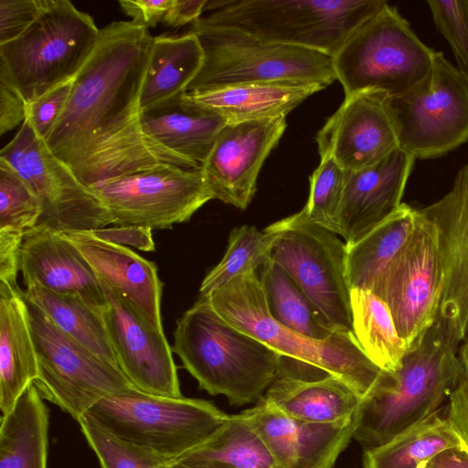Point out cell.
Returning <instances> with one entry per match:
<instances>
[{
    "instance_id": "9c48e42d",
    "label": "cell",
    "mask_w": 468,
    "mask_h": 468,
    "mask_svg": "<svg viewBox=\"0 0 468 468\" xmlns=\"http://www.w3.org/2000/svg\"><path fill=\"white\" fill-rule=\"evenodd\" d=\"M434 53L387 4L353 31L333 56V64L346 96L378 90L394 97L427 76Z\"/></svg>"
},
{
    "instance_id": "5bb4252c",
    "label": "cell",
    "mask_w": 468,
    "mask_h": 468,
    "mask_svg": "<svg viewBox=\"0 0 468 468\" xmlns=\"http://www.w3.org/2000/svg\"><path fill=\"white\" fill-rule=\"evenodd\" d=\"M0 158L16 169L37 197L41 208L37 226L66 233L92 231L112 223L98 197L27 121L3 147Z\"/></svg>"
},
{
    "instance_id": "8992f818",
    "label": "cell",
    "mask_w": 468,
    "mask_h": 468,
    "mask_svg": "<svg viewBox=\"0 0 468 468\" xmlns=\"http://www.w3.org/2000/svg\"><path fill=\"white\" fill-rule=\"evenodd\" d=\"M87 413L120 441L167 464L210 441L230 416L207 400L136 388L106 397Z\"/></svg>"
},
{
    "instance_id": "ac0fdd59",
    "label": "cell",
    "mask_w": 468,
    "mask_h": 468,
    "mask_svg": "<svg viewBox=\"0 0 468 468\" xmlns=\"http://www.w3.org/2000/svg\"><path fill=\"white\" fill-rule=\"evenodd\" d=\"M387 98L378 90L346 96L317 133L320 158L332 157L346 171H351L372 165L398 149Z\"/></svg>"
},
{
    "instance_id": "7c38bea8",
    "label": "cell",
    "mask_w": 468,
    "mask_h": 468,
    "mask_svg": "<svg viewBox=\"0 0 468 468\" xmlns=\"http://www.w3.org/2000/svg\"><path fill=\"white\" fill-rule=\"evenodd\" d=\"M277 233L271 257L338 331H352L347 247L302 208L271 224Z\"/></svg>"
},
{
    "instance_id": "816d5d0a",
    "label": "cell",
    "mask_w": 468,
    "mask_h": 468,
    "mask_svg": "<svg viewBox=\"0 0 468 468\" xmlns=\"http://www.w3.org/2000/svg\"><path fill=\"white\" fill-rule=\"evenodd\" d=\"M167 468H233L229 465L207 460L183 457L171 463Z\"/></svg>"
},
{
    "instance_id": "30bf717a",
    "label": "cell",
    "mask_w": 468,
    "mask_h": 468,
    "mask_svg": "<svg viewBox=\"0 0 468 468\" xmlns=\"http://www.w3.org/2000/svg\"><path fill=\"white\" fill-rule=\"evenodd\" d=\"M399 147L417 159L442 156L468 142V78L441 51L427 76L387 98Z\"/></svg>"
},
{
    "instance_id": "8d00e7d4",
    "label": "cell",
    "mask_w": 468,
    "mask_h": 468,
    "mask_svg": "<svg viewBox=\"0 0 468 468\" xmlns=\"http://www.w3.org/2000/svg\"><path fill=\"white\" fill-rule=\"evenodd\" d=\"M276 238L271 225L262 230L248 225L233 229L225 255L203 279L199 296H207L237 276L255 272L271 257Z\"/></svg>"
},
{
    "instance_id": "8fae6325",
    "label": "cell",
    "mask_w": 468,
    "mask_h": 468,
    "mask_svg": "<svg viewBox=\"0 0 468 468\" xmlns=\"http://www.w3.org/2000/svg\"><path fill=\"white\" fill-rule=\"evenodd\" d=\"M26 300L38 367L34 385L44 399L79 421L101 399L135 388L117 365L65 334Z\"/></svg>"
},
{
    "instance_id": "d4e9b609",
    "label": "cell",
    "mask_w": 468,
    "mask_h": 468,
    "mask_svg": "<svg viewBox=\"0 0 468 468\" xmlns=\"http://www.w3.org/2000/svg\"><path fill=\"white\" fill-rule=\"evenodd\" d=\"M291 362L282 357L279 374L263 395L267 401L287 416L305 421L353 419L362 398L350 386L328 373L315 379L303 378Z\"/></svg>"
},
{
    "instance_id": "7dc6e473",
    "label": "cell",
    "mask_w": 468,
    "mask_h": 468,
    "mask_svg": "<svg viewBox=\"0 0 468 468\" xmlns=\"http://www.w3.org/2000/svg\"><path fill=\"white\" fill-rule=\"evenodd\" d=\"M25 234L0 230V281L16 283Z\"/></svg>"
},
{
    "instance_id": "836d02e7",
    "label": "cell",
    "mask_w": 468,
    "mask_h": 468,
    "mask_svg": "<svg viewBox=\"0 0 468 468\" xmlns=\"http://www.w3.org/2000/svg\"><path fill=\"white\" fill-rule=\"evenodd\" d=\"M463 442L441 410L372 449L364 450V468H421L441 451Z\"/></svg>"
},
{
    "instance_id": "7402d4cb",
    "label": "cell",
    "mask_w": 468,
    "mask_h": 468,
    "mask_svg": "<svg viewBox=\"0 0 468 468\" xmlns=\"http://www.w3.org/2000/svg\"><path fill=\"white\" fill-rule=\"evenodd\" d=\"M20 271L26 287L38 285L57 293L76 295L101 310L107 304L90 264L65 233L43 226L27 230Z\"/></svg>"
},
{
    "instance_id": "4fadbf2b",
    "label": "cell",
    "mask_w": 468,
    "mask_h": 468,
    "mask_svg": "<svg viewBox=\"0 0 468 468\" xmlns=\"http://www.w3.org/2000/svg\"><path fill=\"white\" fill-rule=\"evenodd\" d=\"M116 226L171 229L213 199L201 168L160 164L90 187Z\"/></svg>"
},
{
    "instance_id": "6da1fadb",
    "label": "cell",
    "mask_w": 468,
    "mask_h": 468,
    "mask_svg": "<svg viewBox=\"0 0 468 468\" xmlns=\"http://www.w3.org/2000/svg\"><path fill=\"white\" fill-rule=\"evenodd\" d=\"M154 37L133 21L101 29L96 47L72 80L48 148L69 167L112 136L140 122V93Z\"/></svg>"
},
{
    "instance_id": "f546056e",
    "label": "cell",
    "mask_w": 468,
    "mask_h": 468,
    "mask_svg": "<svg viewBox=\"0 0 468 468\" xmlns=\"http://www.w3.org/2000/svg\"><path fill=\"white\" fill-rule=\"evenodd\" d=\"M203 58L201 45L191 31L154 37L141 89L140 108L187 91L200 70Z\"/></svg>"
},
{
    "instance_id": "f907efd6",
    "label": "cell",
    "mask_w": 468,
    "mask_h": 468,
    "mask_svg": "<svg viewBox=\"0 0 468 468\" xmlns=\"http://www.w3.org/2000/svg\"><path fill=\"white\" fill-rule=\"evenodd\" d=\"M421 468H468V447L463 442L449 447Z\"/></svg>"
},
{
    "instance_id": "2e32d148",
    "label": "cell",
    "mask_w": 468,
    "mask_h": 468,
    "mask_svg": "<svg viewBox=\"0 0 468 468\" xmlns=\"http://www.w3.org/2000/svg\"><path fill=\"white\" fill-rule=\"evenodd\" d=\"M101 285L107 301L101 313L121 371L142 392L182 398L172 347L164 332L152 328L126 301Z\"/></svg>"
},
{
    "instance_id": "d6986e66",
    "label": "cell",
    "mask_w": 468,
    "mask_h": 468,
    "mask_svg": "<svg viewBox=\"0 0 468 468\" xmlns=\"http://www.w3.org/2000/svg\"><path fill=\"white\" fill-rule=\"evenodd\" d=\"M240 414L267 445L274 468H333L353 439V419L305 421L287 416L263 397Z\"/></svg>"
},
{
    "instance_id": "e575fe53",
    "label": "cell",
    "mask_w": 468,
    "mask_h": 468,
    "mask_svg": "<svg viewBox=\"0 0 468 468\" xmlns=\"http://www.w3.org/2000/svg\"><path fill=\"white\" fill-rule=\"evenodd\" d=\"M24 292L61 331L117 365L101 309L76 295L57 293L38 285L27 286Z\"/></svg>"
},
{
    "instance_id": "ab89813d",
    "label": "cell",
    "mask_w": 468,
    "mask_h": 468,
    "mask_svg": "<svg viewBox=\"0 0 468 468\" xmlns=\"http://www.w3.org/2000/svg\"><path fill=\"white\" fill-rule=\"evenodd\" d=\"M101 468H167L169 464L129 445L107 431L89 413L78 421Z\"/></svg>"
},
{
    "instance_id": "b9f144b4",
    "label": "cell",
    "mask_w": 468,
    "mask_h": 468,
    "mask_svg": "<svg viewBox=\"0 0 468 468\" xmlns=\"http://www.w3.org/2000/svg\"><path fill=\"white\" fill-rule=\"evenodd\" d=\"M72 80L27 103L26 120L38 137L46 141L61 117L70 96Z\"/></svg>"
},
{
    "instance_id": "bcb514c9",
    "label": "cell",
    "mask_w": 468,
    "mask_h": 468,
    "mask_svg": "<svg viewBox=\"0 0 468 468\" xmlns=\"http://www.w3.org/2000/svg\"><path fill=\"white\" fill-rule=\"evenodd\" d=\"M27 102L9 83L0 80V134L13 130L26 120Z\"/></svg>"
},
{
    "instance_id": "d6a6232c",
    "label": "cell",
    "mask_w": 468,
    "mask_h": 468,
    "mask_svg": "<svg viewBox=\"0 0 468 468\" xmlns=\"http://www.w3.org/2000/svg\"><path fill=\"white\" fill-rule=\"evenodd\" d=\"M352 332L367 356L378 367L394 372L408 350L388 304L367 289L350 290Z\"/></svg>"
},
{
    "instance_id": "ba28073f",
    "label": "cell",
    "mask_w": 468,
    "mask_h": 468,
    "mask_svg": "<svg viewBox=\"0 0 468 468\" xmlns=\"http://www.w3.org/2000/svg\"><path fill=\"white\" fill-rule=\"evenodd\" d=\"M193 32L203 63L187 93L246 84L300 80L329 86L336 80L333 57L303 48L262 42L237 29L197 20Z\"/></svg>"
},
{
    "instance_id": "3957f363",
    "label": "cell",
    "mask_w": 468,
    "mask_h": 468,
    "mask_svg": "<svg viewBox=\"0 0 468 468\" xmlns=\"http://www.w3.org/2000/svg\"><path fill=\"white\" fill-rule=\"evenodd\" d=\"M172 351L212 396L230 405L256 403L279 374L282 356L220 317L199 296L176 321Z\"/></svg>"
},
{
    "instance_id": "83f0119b",
    "label": "cell",
    "mask_w": 468,
    "mask_h": 468,
    "mask_svg": "<svg viewBox=\"0 0 468 468\" xmlns=\"http://www.w3.org/2000/svg\"><path fill=\"white\" fill-rule=\"evenodd\" d=\"M160 164L185 169L198 168L146 134L139 122L106 140L69 168L79 181L90 188Z\"/></svg>"
},
{
    "instance_id": "277c9868",
    "label": "cell",
    "mask_w": 468,
    "mask_h": 468,
    "mask_svg": "<svg viewBox=\"0 0 468 468\" xmlns=\"http://www.w3.org/2000/svg\"><path fill=\"white\" fill-rule=\"evenodd\" d=\"M202 297H206L216 313L235 328L284 357L340 378L361 398L376 387L386 372L367 356L352 331H338L328 339L317 340L276 321L269 312L256 272L237 276Z\"/></svg>"
},
{
    "instance_id": "d590c367",
    "label": "cell",
    "mask_w": 468,
    "mask_h": 468,
    "mask_svg": "<svg viewBox=\"0 0 468 468\" xmlns=\"http://www.w3.org/2000/svg\"><path fill=\"white\" fill-rule=\"evenodd\" d=\"M184 457L218 462L233 468H274L267 445L240 413L230 415L210 441Z\"/></svg>"
},
{
    "instance_id": "f35d334b",
    "label": "cell",
    "mask_w": 468,
    "mask_h": 468,
    "mask_svg": "<svg viewBox=\"0 0 468 468\" xmlns=\"http://www.w3.org/2000/svg\"><path fill=\"white\" fill-rule=\"evenodd\" d=\"M40 204L25 180L0 158V230L26 234L37 226Z\"/></svg>"
},
{
    "instance_id": "4dcf8cb0",
    "label": "cell",
    "mask_w": 468,
    "mask_h": 468,
    "mask_svg": "<svg viewBox=\"0 0 468 468\" xmlns=\"http://www.w3.org/2000/svg\"><path fill=\"white\" fill-rule=\"evenodd\" d=\"M419 216V209L402 203L391 216L347 248L346 273L350 290H369L377 276L406 246Z\"/></svg>"
},
{
    "instance_id": "e0dca14e",
    "label": "cell",
    "mask_w": 468,
    "mask_h": 468,
    "mask_svg": "<svg viewBox=\"0 0 468 468\" xmlns=\"http://www.w3.org/2000/svg\"><path fill=\"white\" fill-rule=\"evenodd\" d=\"M286 126L283 116L228 122L201 166L213 199L246 209L262 165Z\"/></svg>"
},
{
    "instance_id": "1f68e13d",
    "label": "cell",
    "mask_w": 468,
    "mask_h": 468,
    "mask_svg": "<svg viewBox=\"0 0 468 468\" xmlns=\"http://www.w3.org/2000/svg\"><path fill=\"white\" fill-rule=\"evenodd\" d=\"M271 315L284 326L305 336L325 340L338 330L288 272L270 257L260 268Z\"/></svg>"
},
{
    "instance_id": "484cf974",
    "label": "cell",
    "mask_w": 468,
    "mask_h": 468,
    "mask_svg": "<svg viewBox=\"0 0 468 468\" xmlns=\"http://www.w3.org/2000/svg\"><path fill=\"white\" fill-rule=\"evenodd\" d=\"M37 359L25 292L0 281V408L12 410L37 378Z\"/></svg>"
},
{
    "instance_id": "4316f807",
    "label": "cell",
    "mask_w": 468,
    "mask_h": 468,
    "mask_svg": "<svg viewBox=\"0 0 468 468\" xmlns=\"http://www.w3.org/2000/svg\"><path fill=\"white\" fill-rule=\"evenodd\" d=\"M327 86L312 81L281 80L228 86L187 93L228 122L286 117L314 93Z\"/></svg>"
},
{
    "instance_id": "44dd1931",
    "label": "cell",
    "mask_w": 468,
    "mask_h": 468,
    "mask_svg": "<svg viewBox=\"0 0 468 468\" xmlns=\"http://www.w3.org/2000/svg\"><path fill=\"white\" fill-rule=\"evenodd\" d=\"M415 161L412 154L399 147L372 165L346 171L338 217V235L347 248L401 206Z\"/></svg>"
},
{
    "instance_id": "7bdbcfd3",
    "label": "cell",
    "mask_w": 468,
    "mask_h": 468,
    "mask_svg": "<svg viewBox=\"0 0 468 468\" xmlns=\"http://www.w3.org/2000/svg\"><path fill=\"white\" fill-rule=\"evenodd\" d=\"M461 441L468 447V343L463 342L458 352V372L449 394L446 415Z\"/></svg>"
},
{
    "instance_id": "5b68a950",
    "label": "cell",
    "mask_w": 468,
    "mask_h": 468,
    "mask_svg": "<svg viewBox=\"0 0 468 468\" xmlns=\"http://www.w3.org/2000/svg\"><path fill=\"white\" fill-rule=\"evenodd\" d=\"M383 0L207 1L203 24L233 28L262 42L333 57L353 31L381 10Z\"/></svg>"
},
{
    "instance_id": "7a4b0ae2",
    "label": "cell",
    "mask_w": 468,
    "mask_h": 468,
    "mask_svg": "<svg viewBox=\"0 0 468 468\" xmlns=\"http://www.w3.org/2000/svg\"><path fill=\"white\" fill-rule=\"evenodd\" d=\"M462 343L454 324L439 313L399 368L386 371L362 398L353 417V439L372 449L439 411L455 382Z\"/></svg>"
},
{
    "instance_id": "f1b7e54d",
    "label": "cell",
    "mask_w": 468,
    "mask_h": 468,
    "mask_svg": "<svg viewBox=\"0 0 468 468\" xmlns=\"http://www.w3.org/2000/svg\"><path fill=\"white\" fill-rule=\"evenodd\" d=\"M49 411L30 385L0 426V468H48Z\"/></svg>"
},
{
    "instance_id": "74e56055",
    "label": "cell",
    "mask_w": 468,
    "mask_h": 468,
    "mask_svg": "<svg viewBox=\"0 0 468 468\" xmlns=\"http://www.w3.org/2000/svg\"><path fill=\"white\" fill-rule=\"evenodd\" d=\"M346 173L334 158H321L320 165L310 176L309 197L303 207L312 221L337 235Z\"/></svg>"
},
{
    "instance_id": "ffe728a7",
    "label": "cell",
    "mask_w": 468,
    "mask_h": 468,
    "mask_svg": "<svg viewBox=\"0 0 468 468\" xmlns=\"http://www.w3.org/2000/svg\"><path fill=\"white\" fill-rule=\"evenodd\" d=\"M419 210L437 231L443 276L440 314L468 343V163L441 198Z\"/></svg>"
},
{
    "instance_id": "60d3db41",
    "label": "cell",
    "mask_w": 468,
    "mask_h": 468,
    "mask_svg": "<svg viewBox=\"0 0 468 468\" xmlns=\"http://www.w3.org/2000/svg\"><path fill=\"white\" fill-rule=\"evenodd\" d=\"M438 31L449 43L458 69L468 78V0H429Z\"/></svg>"
},
{
    "instance_id": "c3c4849f",
    "label": "cell",
    "mask_w": 468,
    "mask_h": 468,
    "mask_svg": "<svg viewBox=\"0 0 468 468\" xmlns=\"http://www.w3.org/2000/svg\"><path fill=\"white\" fill-rule=\"evenodd\" d=\"M172 0H120L122 11L132 21L149 29L163 23Z\"/></svg>"
},
{
    "instance_id": "f6af8a7d",
    "label": "cell",
    "mask_w": 468,
    "mask_h": 468,
    "mask_svg": "<svg viewBox=\"0 0 468 468\" xmlns=\"http://www.w3.org/2000/svg\"><path fill=\"white\" fill-rule=\"evenodd\" d=\"M98 238L106 241L125 246L129 245L144 251L155 250L152 229L139 226H115L91 231Z\"/></svg>"
},
{
    "instance_id": "52a82bcc",
    "label": "cell",
    "mask_w": 468,
    "mask_h": 468,
    "mask_svg": "<svg viewBox=\"0 0 468 468\" xmlns=\"http://www.w3.org/2000/svg\"><path fill=\"white\" fill-rule=\"evenodd\" d=\"M93 18L68 0H46L31 26L0 45V80L27 103L75 78L99 39Z\"/></svg>"
},
{
    "instance_id": "9a60e30c",
    "label": "cell",
    "mask_w": 468,
    "mask_h": 468,
    "mask_svg": "<svg viewBox=\"0 0 468 468\" xmlns=\"http://www.w3.org/2000/svg\"><path fill=\"white\" fill-rule=\"evenodd\" d=\"M419 214L411 238L369 288L388 304L408 348L436 320L443 288L437 231Z\"/></svg>"
},
{
    "instance_id": "681fc988",
    "label": "cell",
    "mask_w": 468,
    "mask_h": 468,
    "mask_svg": "<svg viewBox=\"0 0 468 468\" xmlns=\"http://www.w3.org/2000/svg\"><path fill=\"white\" fill-rule=\"evenodd\" d=\"M207 0H172L163 24L176 28L202 16Z\"/></svg>"
},
{
    "instance_id": "ee69618b",
    "label": "cell",
    "mask_w": 468,
    "mask_h": 468,
    "mask_svg": "<svg viewBox=\"0 0 468 468\" xmlns=\"http://www.w3.org/2000/svg\"><path fill=\"white\" fill-rule=\"evenodd\" d=\"M46 0H0V45L23 34L36 20Z\"/></svg>"
},
{
    "instance_id": "603a6c76",
    "label": "cell",
    "mask_w": 468,
    "mask_h": 468,
    "mask_svg": "<svg viewBox=\"0 0 468 468\" xmlns=\"http://www.w3.org/2000/svg\"><path fill=\"white\" fill-rule=\"evenodd\" d=\"M65 234L86 258L101 282L126 301L152 328L164 332L163 283L154 262L128 247L101 239L91 231Z\"/></svg>"
},
{
    "instance_id": "cb8c5ba5",
    "label": "cell",
    "mask_w": 468,
    "mask_h": 468,
    "mask_svg": "<svg viewBox=\"0 0 468 468\" xmlns=\"http://www.w3.org/2000/svg\"><path fill=\"white\" fill-rule=\"evenodd\" d=\"M146 134L201 168L227 120L182 92L141 109Z\"/></svg>"
}]
</instances>
